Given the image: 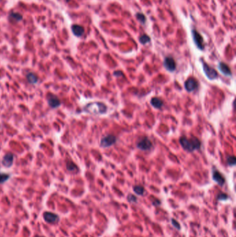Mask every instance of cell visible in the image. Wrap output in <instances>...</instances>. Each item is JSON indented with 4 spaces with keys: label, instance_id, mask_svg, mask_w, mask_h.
<instances>
[{
    "label": "cell",
    "instance_id": "cell-25",
    "mask_svg": "<svg viewBox=\"0 0 236 237\" xmlns=\"http://www.w3.org/2000/svg\"><path fill=\"white\" fill-rule=\"evenodd\" d=\"M127 200H128L129 202L132 203H135L137 202V198L132 194H130L127 196Z\"/></svg>",
    "mask_w": 236,
    "mask_h": 237
},
{
    "label": "cell",
    "instance_id": "cell-24",
    "mask_svg": "<svg viewBox=\"0 0 236 237\" xmlns=\"http://www.w3.org/2000/svg\"><path fill=\"white\" fill-rule=\"evenodd\" d=\"M228 198H229V196L226 193H219L217 196V199L218 200H226L228 199Z\"/></svg>",
    "mask_w": 236,
    "mask_h": 237
},
{
    "label": "cell",
    "instance_id": "cell-27",
    "mask_svg": "<svg viewBox=\"0 0 236 237\" xmlns=\"http://www.w3.org/2000/svg\"><path fill=\"white\" fill-rule=\"evenodd\" d=\"M114 75L116 76H123V74L120 71H116V72H114Z\"/></svg>",
    "mask_w": 236,
    "mask_h": 237
},
{
    "label": "cell",
    "instance_id": "cell-23",
    "mask_svg": "<svg viewBox=\"0 0 236 237\" xmlns=\"http://www.w3.org/2000/svg\"><path fill=\"white\" fill-rule=\"evenodd\" d=\"M67 169L68 171H74L76 170L77 167H76V165L74 163V162H69L67 164Z\"/></svg>",
    "mask_w": 236,
    "mask_h": 237
},
{
    "label": "cell",
    "instance_id": "cell-8",
    "mask_svg": "<svg viewBox=\"0 0 236 237\" xmlns=\"http://www.w3.org/2000/svg\"><path fill=\"white\" fill-rule=\"evenodd\" d=\"M184 85H185V89L186 90V91H188V92H191L197 89L198 86V83L194 78H190L185 82Z\"/></svg>",
    "mask_w": 236,
    "mask_h": 237
},
{
    "label": "cell",
    "instance_id": "cell-3",
    "mask_svg": "<svg viewBox=\"0 0 236 237\" xmlns=\"http://www.w3.org/2000/svg\"><path fill=\"white\" fill-rule=\"evenodd\" d=\"M202 65L204 72L206 74V77H207L208 79H210V80H215V79L217 78L218 74L215 69H214L211 67H210L208 64H207L204 62H202Z\"/></svg>",
    "mask_w": 236,
    "mask_h": 237
},
{
    "label": "cell",
    "instance_id": "cell-15",
    "mask_svg": "<svg viewBox=\"0 0 236 237\" xmlns=\"http://www.w3.org/2000/svg\"><path fill=\"white\" fill-rule=\"evenodd\" d=\"M150 104H151V105L153 106V107L156 109L161 108L163 106V104H163V101H161V99L156 97L152 98V99H151V101H150Z\"/></svg>",
    "mask_w": 236,
    "mask_h": 237
},
{
    "label": "cell",
    "instance_id": "cell-5",
    "mask_svg": "<svg viewBox=\"0 0 236 237\" xmlns=\"http://www.w3.org/2000/svg\"><path fill=\"white\" fill-rule=\"evenodd\" d=\"M116 141V137L113 135H108L101 139V146L103 148H107L112 146Z\"/></svg>",
    "mask_w": 236,
    "mask_h": 237
},
{
    "label": "cell",
    "instance_id": "cell-4",
    "mask_svg": "<svg viewBox=\"0 0 236 237\" xmlns=\"http://www.w3.org/2000/svg\"><path fill=\"white\" fill-rule=\"evenodd\" d=\"M192 34H193V41L197 47L199 49L203 50L204 49V39L202 36L199 33L198 31L195 29H193L192 31Z\"/></svg>",
    "mask_w": 236,
    "mask_h": 237
},
{
    "label": "cell",
    "instance_id": "cell-14",
    "mask_svg": "<svg viewBox=\"0 0 236 237\" xmlns=\"http://www.w3.org/2000/svg\"><path fill=\"white\" fill-rule=\"evenodd\" d=\"M72 30L73 33L77 37H81L84 34V32H85V29H84L83 27L82 26L78 25H73L72 27Z\"/></svg>",
    "mask_w": 236,
    "mask_h": 237
},
{
    "label": "cell",
    "instance_id": "cell-21",
    "mask_svg": "<svg viewBox=\"0 0 236 237\" xmlns=\"http://www.w3.org/2000/svg\"><path fill=\"white\" fill-rule=\"evenodd\" d=\"M10 178V175L7 173H0V184L4 183Z\"/></svg>",
    "mask_w": 236,
    "mask_h": 237
},
{
    "label": "cell",
    "instance_id": "cell-2",
    "mask_svg": "<svg viewBox=\"0 0 236 237\" xmlns=\"http://www.w3.org/2000/svg\"><path fill=\"white\" fill-rule=\"evenodd\" d=\"M179 143L185 151L188 152H193L195 150L200 149L201 147V142L198 138L194 137L188 139L182 137L179 139Z\"/></svg>",
    "mask_w": 236,
    "mask_h": 237
},
{
    "label": "cell",
    "instance_id": "cell-19",
    "mask_svg": "<svg viewBox=\"0 0 236 237\" xmlns=\"http://www.w3.org/2000/svg\"><path fill=\"white\" fill-rule=\"evenodd\" d=\"M150 41V38L148 36V35L143 34V35H142L141 36H140L139 42L141 43V44H145L148 42H149Z\"/></svg>",
    "mask_w": 236,
    "mask_h": 237
},
{
    "label": "cell",
    "instance_id": "cell-1",
    "mask_svg": "<svg viewBox=\"0 0 236 237\" xmlns=\"http://www.w3.org/2000/svg\"><path fill=\"white\" fill-rule=\"evenodd\" d=\"M83 110L87 113L93 114V115H101L106 113L107 107L103 103L92 102L87 104Z\"/></svg>",
    "mask_w": 236,
    "mask_h": 237
},
{
    "label": "cell",
    "instance_id": "cell-12",
    "mask_svg": "<svg viewBox=\"0 0 236 237\" xmlns=\"http://www.w3.org/2000/svg\"><path fill=\"white\" fill-rule=\"evenodd\" d=\"M14 160V155L12 153H7L4 156L2 159L3 166L6 168H9L13 165Z\"/></svg>",
    "mask_w": 236,
    "mask_h": 237
},
{
    "label": "cell",
    "instance_id": "cell-22",
    "mask_svg": "<svg viewBox=\"0 0 236 237\" xmlns=\"http://www.w3.org/2000/svg\"><path fill=\"white\" fill-rule=\"evenodd\" d=\"M227 162L229 164V165H230L231 167L235 166L236 163V158L235 156H229V157H228Z\"/></svg>",
    "mask_w": 236,
    "mask_h": 237
},
{
    "label": "cell",
    "instance_id": "cell-26",
    "mask_svg": "<svg viewBox=\"0 0 236 237\" xmlns=\"http://www.w3.org/2000/svg\"><path fill=\"white\" fill-rule=\"evenodd\" d=\"M171 220H172V225H173V226L175 227L176 229H177V230H181V226H180V225H179V223L177 221V220H174V218H172L171 219Z\"/></svg>",
    "mask_w": 236,
    "mask_h": 237
},
{
    "label": "cell",
    "instance_id": "cell-18",
    "mask_svg": "<svg viewBox=\"0 0 236 237\" xmlns=\"http://www.w3.org/2000/svg\"><path fill=\"white\" fill-rule=\"evenodd\" d=\"M9 17L12 20H15L16 22H19V21L22 20V16L19 13H11L9 15Z\"/></svg>",
    "mask_w": 236,
    "mask_h": 237
},
{
    "label": "cell",
    "instance_id": "cell-28",
    "mask_svg": "<svg viewBox=\"0 0 236 237\" xmlns=\"http://www.w3.org/2000/svg\"><path fill=\"white\" fill-rule=\"evenodd\" d=\"M152 203H153V204H154V205H159V204H161V202H160L159 200L155 199L154 201Z\"/></svg>",
    "mask_w": 236,
    "mask_h": 237
},
{
    "label": "cell",
    "instance_id": "cell-13",
    "mask_svg": "<svg viewBox=\"0 0 236 237\" xmlns=\"http://www.w3.org/2000/svg\"><path fill=\"white\" fill-rule=\"evenodd\" d=\"M218 68L224 75L228 76H231L232 75V72L229 67L224 62H219V64H218Z\"/></svg>",
    "mask_w": 236,
    "mask_h": 237
},
{
    "label": "cell",
    "instance_id": "cell-9",
    "mask_svg": "<svg viewBox=\"0 0 236 237\" xmlns=\"http://www.w3.org/2000/svg\"><path fill=\"white\" fill-rule=\"evenodd\" d=\"M164 66L168 72H174L176 69V62L172 57H167L165 58Z\"/></svg>",
    "mask_w": 236,
    "mask_h": 237
},
{
    "label": "cell",
    "instance_id": "cell-16",
    "mask_svg": "<svg viewBox=\"0 0 236 237\" xmlns=\"http://www.w3.org/2000/svg\"><path fill=\"white\" fill-rule=\"evenodd\" d=\"M27 80H28L29 83H30V84H35V83H36L38 80V76H37L34 73H32V72L27 74Z\"/></svg>",
    "mask_w": 236,
    "mask_h": 237
},
{
    "label": "cell",
    "instance_id": "cell-29",
    "mask_svg": "<svg viewBox=\"0 0 236 237\" xmlns=\"http://www.w3.org/2000/svg\"><path fill=\"white\" fill-rule=\"evenodd\" d=\"M35 237H43V236H36Z\"/></svg>",
    "mask_w": 236,
    "mask_h": 237
},
{
    "label": "cell",
    "instance_id": "cell-20",
    "mask_svg": "<svg viewBox=\"0 0 236 237\" xmlns=\"http://www.w3.org/2000/svg\"><path fill=\"white\" fill-rule=\"evenodd\" d=\"M136 17H137V20L139 21L141 23L145 24V22H146V17H145L144 14L141 13H137L136 14Z\"/></svg>",
    "mask_w": 236,
    "mask_h": 237
},
{
    "label": "cell",
    "instance_id": "cell-11",
    "mask_svg": "<svg viewBox=\"0 0 236 237\" xmlns=\"http://www.w3.org/2000/svg\"><path fill=\"white\" fill-rule=\"evenodd\" d=\"M48 104L52 108H56L61 105L60 99L53 94H50L48 97Z\"/></svg>",
    "mask_w": 236,
    "mask_h": 237
},
{
    "label": "cell",
    "instance_id": "cell-17",
    "mask_svg": "<svg viewBox=\"0 0 236 237\" xmlns=\"http://www.w3.org/2000/svg\"><path fill=\"white\" fill-rule=\"evenodd\" d=\"M133 190H134V191H135V193H137V194L139 195V196H142V195H143V193H144V191H145L144 188H143L142 186H139V185H137V186L134 187Z\"/></svg>",
    "mask_w": 236,
    "mask_h": 237
},
{
    "label": "cell",
    "instance_id": "cell-7",
    "mask_svg": "<svg viewBox=\"0 0 236 237\" xmlns=\"http://www.w3.org/2000/svg\"><path fill=\"white\" fill-rule=\"evenodd\" d=\"M44 220L48 223H56L59 220V216L57 214L52 212H44L43 214Z\"/></svg>",
    "mask_w": 236,
    "mask_h": 237
},
{
    "label": "cell",
    "instance_id": "cell-6",
    "mask_svg": "<svg viewBox=\"0 0 236 237\" xmlns=\"http://www.w3.org/2000/svg\"><path fill=\"white\" fill-rule=\"evenodd\" d=\"M152 146V143L148 137H143L137 143V147L141 151H148Z\"/></svg>",
    "mask_w": 236,
    "mask_h": 237
},
{
    "label": "cell",
    "instance_id": "cell-10",
    "mask_svg": "<svg viewBox=\"0 0 236 237\" xmlns=\"http://www.w3.org/2000/svg\"><path fill=\"white\" fill-rule=\"evenodd\" d=\"M212 176L213 180L216 183H217L218 185H220V186H223L224 184L225 183V179H224V176L218 171L215 170V169H213V170Z\"/></svg>",
    "mask_w": 236,
    "mask_h": 237
}]
</instances>
